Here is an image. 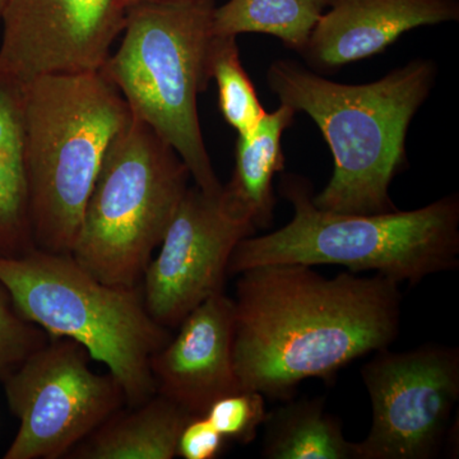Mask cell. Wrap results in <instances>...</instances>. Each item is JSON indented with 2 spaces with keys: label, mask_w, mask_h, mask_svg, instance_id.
<instances>
[{
  "label": "cell",
  "mask_w": 459,
  "mask_h": 459,
  "mask_svg": "<svg viewBox=\"0 0 459 459\" xmlns=\"http://www.w3.org/2000/svg\"><path fill=\"white\" fill-rule=\"evenodd\" d=\"M235 292L234 365L240 385L289 401L310 377L388 349L400 333V283L352 272L327 279L312 265L264 264L241 272Z\"/></svg>",
  "instance_id": "obj_1"
},
{
  "label": "cell",
  "mask_w": 459,
  "mask_h": 459,
  "mask_svg": "<svg viewBox=\"0 0 459 459\" xmlns=\"http://www.w3.org/2000/svg\"><path fill=\"white\" fill-rule=\"evenodd\" d=\"M437 80L433 59L418 57L369 83H338L294 59L267 69L280 104L307 114L333 156L325 188L314 195L320 210L349 214L397 211L392 181L407 162V132Z\"/></svg>",
  "instance_id": "obj_2"
},
{
  "label": "cell",
  "mask_w": 459,
  "mask_h": 459,
  "mask_svg": "<svg viewBox=\"0 0 459 459\" xmlns=\"http://www.w3.org/2000/svg\"><path fill=\"white\" fill-rule=\"evenodd\" d=\"M280 193L294 208L291 221L270 234L243 238L230 258L229 274L264 264H334L413 286L458 268L457 193L418 210L377 214L320 210L312 183L300 175H283Z\"/></svg>",
  "instance_id": "obj_3"
},
{
  "label": "cell",
  "mask_w": 459,
  "mask_h": 459,
  "mask_svg": "<svg viewBox=\"0 0 459 459\" xmlns=\"http://www.w3.org/2000/svg\"><path fill=\"white\" fill-rule=\"evenodd\" d=\"M132 117L122 93L99 71L27 81L26 161L38 249L71 255L104 157Z\"/></svg>",
  "instance_id": "obj_4"
},
{
  "label": "cell",
  "mask_w": 459,
  "mask_h": 459,
  "mask_svg": "<svg viewBox=\"0 0 459 459\" xmlns=\"http://www.w3.org/2000/svg\"><path fill=\"white\" fill-rule=\"evenodd\" d=\"M0 283L23 318L49 337L82 344L92 360L107 365L126 407L157 394L151 359L172 336L148 313L141 285H108L72 255L38 247L17 258L0 256Z\"/></svg>",
  "instance_id": "obj_5"
},
{
  "label": "cell",
  "mask_w": 459,
  "mask_h": 459,
  "mask_svg": "<svg viewBox=\"0 0 459 459\" xmlns=\"http://www.w3.org/2000/svg\"><path fill=\"white\" fill-rule=\"evenodd\" d=\"M214 7L141 4L126 9L122 44L99 71L122 93L133 117L177 151L195 186L210 195H219L223 186L205 147L198 98L212 81Z\"/></svg>",
  "instance_id": "obj_6"
},
{
  "label": "cell",
  "mask_w": 459,
  "mask_h": 459,
  "mask_svg": "<svg viewBox=\"0 0 459 459\" xmlns=\"http://www.w3.org/2000/svg\"><path fill=\"white\" fill-rule=\"evenodd\" d=\"M190 178L177 151L133 117L104 157L72 256L102 282L140 286Z\"/></svg>",
  "instance_id": "obj_7"
},
{
  "label": "cell",
  "mask_w": 459,
  "mask_h": 459,
  "mask_svg": "<svg viewBox=\"0 0 459 459\" xmlns=\"http://www.w3.org/2000/svg\"><path fill=\"white\" fill-rule=\"evenodd\" d=\"M89 351L65 337H49L4 380L12 413L20 420L5 459L66 457L126 403L110 373L90 367Z\"/></svg>",
  "instance_id": "obj_8"
},
{
  "label": "cell",
  "mask_w": 459,
  "mask_h": 459,
  "mask_svg": "<svg viewBox=\"0 0 459 459\" xmlns=\"http://www.w3.org/2000/svg\"><path fill=\"white\" fill-rule=\"evenodd\" d=\"M361 377L373 415L367 437L353 443L355 459L437 457L459 400L457 347L379 350L362 367Z\"/></svg>",
  "instance_id": "obj_9"
},
{
  "label": "cell",
  "mask_w": 459,
  "mask_h": 459,
  "mask_svg": "<svg viewBox=\"0 0 459 459\" xmlns=\"http://www.w3.org/2000/svg\"><path fill=\"white\" fill-rule=\"evenodd\" d=\"M255 232L230 212L221 192L189 186L142 279L150 316L166 328L179 327L198 305L223 292L232 252Z\"/></svg>",
  "instance_id": "obj_10"
},
{
  "label": "cell",
  "mask_w": 459,
  "mask_h": 459,
  "mask_svg": "<svg viewBox=\"0 0 459 459\" xmlns=\"http://www.w3.org/2000/svg\"><path fill=\"white\" fill-rule=\"evenodd\" d=\"M126 18L119 0H8L0 20V71L23 82L98 72Z\"/></svg>",
  "instance_id": "obj_11"
},
{
  "label": "cell",
  "mask_w": 459,
  "mask_h": 459,
  "mask_svg": "<svg viewBox=\"0 0 459 459\" xmlns=\"http://www.w3.org/2000/svg\"><path fill=\"white\" fill-rule=\"evenodd\" d=\"M179 328L152 356L151 371L157 394L197 418L223 395L244 391L234 365V299L225 292L211 296Z\"/></svg>",
  "instance_id": "obj_12"
},
{
  "label": "cell",
  "mask_w": 459,
  "mask_h": 459,
  "mask_svg": "<svg viewBox=\"0 0 459 459\" xmlns=\"http://www.w3.org/2000/svg\"><path fill=\"white\" fill-rule=\"evenodd\" d=\"M458 21L459 0H325L299 56L309 68L333 71L383 53L411 30Z\"/></svg>",
  "instance_id": "obj_13"
},
{
  "label": "cell",
  "mask_w": 459,
  "mask_h": 459,
  "mask_svg": "<svg viewBox=\"0 0 459 459\" xmlns=\"http://www.w3.org/2000/svg\"><path fill=\"white\" fill-rule=\"evenodd\" d=\"M25 83L0 71V256L36 249L26 161Z\"/></svg>",
  "instance_id": "obj_14"
},
{
  "label": "cell",
  "mask_w": 459,
  "mask_h": 459,
  "mask_svg": "<svg viewBox=\"0 0 459 459\" xmlns=\"http://www.w3.org/2000/svg\"><path fill=\"white\" fill-rule=\"evenodd\" d=\"M294 108L280 104L263 117L249 134H238L235 168L228 186H222L221 198L230 212L252 223L256 230L273 223V180L285 169L282 138L294 124Z\"/></svg>",
  "instance_id": "obj_15"
},
{
  "label": "cell",
  "mask_w": 459,
  "mask_h": 459,
  "mask_svg": "<svg viewBox=\"0 0 459 459\" xmlns=\"http://www.w3.org/2000/svg\"><path fill=\"white\" fill-rule=\"evenodd\" d=\"M193 416L179 404L156 394L140 406L122 409L74 446L75 459H172Z\"/></svg>",
  "instance_id": "obj_16"
},
{
  "label": "cell",
  "mask_w": 459,
  "mask_h": 459,
  "mask_svg": "<svg viewBox=\"0 0 459 459\" xmlns=\"http://www.w3.org/2000/svg\"><path fill=\"white\" fill-rule=\"evenodd\" d=\"M267 412L261 455L267 459H355L342 422L325 411V398L286 401Z\"/></svg>",
  "instance_id": "obj_17"
},
{
  "label": "cell",
  "mask_w": 459,
  "mask_h": 459,
  "mask_svg": "<svg viewBox=\"0 0 459 459\" xmlns=\"http://www.w3.org/2000/svg\"><path fill=\"white\" fill-rule=\"evenodd\" d=\"M325 9V0H229L212 12L214 36L263 33L300 54Z\"/></svg>",
  "instance_id": "obj_18"
},
{
  "label": "cell",
  "mask_w": 459,
  "mask_h": 459,
  "mask_svg": "<svg viewBox=\"0 0 459 459\" xmlns=\"http://www.w3.org/2000/svg\"><path fill=\"white\" fill-rule=\"evenodd\" d=\"M210 65L211 78L219 90V108L223 119L238 135L249 134L267 111L244 68L235 36H214Z\"/></svg>",
  "instance_id": "obj_19"
},
{
  "label": "cell",
  "mask_w": 459,
  "mask_h": 459,
  "mask_svg": "<svg viewBox=\"0 0 459 459\" xmlns=\"http://www.w3.org/2000/svg\"><path fill=\"white\" fill-rule=\"evenodd\" d=\"M265 415L264 395L244 389L214 401L204 416L226 440L247 446L255 442Z\"/></svg>",
  "instance_id": "obj_20"
},
{
  "label": "cell",
  "mask_w": 459,
  "mask_h": 459,
  "mask_svg": "<svg viewBox=\"0 0 459 459\" xmlns=\"http://www.w3.org/2000/svg\"><path fill=\"white\" fill-rule=\"evenodd\" d=\"M48 340L49 336L41 328L21 316L0 283V380Z\"/></svg>",
  "instance_id": "obj_21"
},
{
  "label": "cell",
  "mask_w": 459,
  "mask_h": 459,
  "mask_svg": "<svg viewBox=\"0 0 459 459\" xmlns=\"http://www.w3.org/2000/svg\"><path fill=\"white\" fill-rule=\"evenodd\" d=\"M226 439L205 416L189 420L178 442V455L184 459H214L219 457Z\"/></svg>",
  "instance_id": "obj_22"
},
{
  "label": "cell",
  "mask_w": 459,
  "mask_h": 459,
  "mask_svg": "<svg viewBox=\"0 0 459 459\" xmlns=\"http://www.w3.org/2000/svg\"><path fill=\"white\" fill-rule=\"evenodd\" d=\"M119 2L124 8L128 9L141 4H189L214 7L217 0H119Z\"/></svg>",
  "instance_id": "obj_23"
},
{
  "label": "cell",
  "mask_w": 459,
  "mask_h": 459,
  "mask_svg": "<svg viewBox=\"0 0 459 459\" xmlns=\"http://www.w3.org/2000/svg\"><path fill=\"white\" fill-rule=\"evenodd\" d=\"M8 0H0V20H2L3 12H4L5 5H7Z\"/></svg>",
  "instance_id": "obj_24"
}]
</instances>
